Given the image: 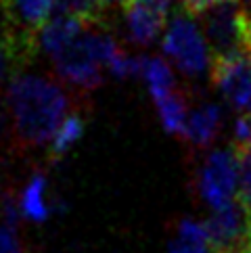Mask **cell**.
<instances>
[{
	"label": "cell",
	"instance_id": "16",
	"mask_svg": "<svg viewBox=\"0 0 251 253\" xmlns=\"http://www.w3.org/2000/svg\"><path fill=\"white\" fill-rule=\"evenodd\" d=\"M239 166H241V184H239V197L249 210H251V149L239 151Z\"/></svg>",
	"mask_w": 251,
	"mask_h": 253
},
{
	"label": "cell",
	"instance_id": "8",
	"mask_svg": "<svg viewBox=\"0 0 251 253\" xmlns=\"http://www.w3.org/2000/svg\"><path fill=\"white\" fill-rule=\"evenodd\" d=\"M128 38L138 46H149L167 28L169 6L164 0H130L122 6Z\"/></svg>",
	"mask_w": 251,
	"mask_h": 253
},
{
	"label": "cell",
	"instance_id": "7",
	"mask_svg": "<svg viewBox=\"0 0 251 253\" xmlns=\"http://www.w3.org/2000/svg\"><path fill=\"white\" fill-rule=\"evenodd\" d=\"M211 82L239 111H251V52L211 61Z\"/></svg>",
	"mask_w": 251,
	"mask_h": 253
},
{
	"label": "cell",
	"instance_id": "20",
	"mask_svg": "<svg viewBox=\"0 0 251 253\" xmlns=\"http://www.w3.org/2000/svg\"><path fill=\"white\" fill-rule=\"evenodd\" d=\"M11 67V61H8V52L4 46V40H2V34H0V88H2V82L6 78V69Z\"/></svg>",
	"mask_w": 251,
	"mask_h": 253
},
{
	"label": "cell",
	"instance_id": "23",
	"mask_svg": "<svg viewBox=\"0 0 251 253\" xmlns=\"http://www.w3.org/2000/svg\"><path fill=\"white\" fill-rule=\"evenodd\" d=\"M211 253H220V251H211Z\"/></svg>",
	"mask_w": 251,
	"mask_h": 253
},
{
	"label": "cell",
	"instance_id": "2",
	"mask_svg": "<svg viewBox=\"0 0 251 253\" xmlns=\"http://www.w3.org/2000/svg\"><path fill=\"white\" fill-rule=\"evenodd\" d=\"M55 0H0L2 17V40L8 52V61L15 71L34 59L40 48L38 36L50 21Z\"/></svg>",
	"mask_w": 251,
	"mask_h": 253
},
{
	"label": "cell",
	"instance_id": "22",
	"mask_svg": "<svg viewBox=\"0 0 251 253\" xmlns=\"http://www.w3.org/2000/svg\"><path fill=\"white\" fill-rule=\"evenodd\" d=\"M105 2H107V8H109V6H115V4H118V6H124L126 2H130V0H105Z\"/></svg>",
	"mask_w": 251,
	"mask_h": 253
},
{
	"label": "cell",
	"instance_id": "1",
	"mask_svg": "<svg viewBox=\"0 0 251 253\" xmlns=\"http://www.w3.org/2000/svg\"><path fill=\"white\" fill-rule=\"evenodd\" d=\"M6 109L15 138L23 147L50 144L69 113V96L48 78L13 71L6 88Z\"/></svg>",
	"mask_w": 251,
	"mask_h": 253
},
{
	"label": "cell",
	"instance_id": "3",
	"mask_svg": "<svg viewBox=\"0 0 251 253\" xmlns=\"http://www.w3.org/2000/svg\"><path fill=\"white\" fill-rule=\"evenodd\" d=\"M211 61L249 52L251 34L239 0H218L199 13Z\"/></svg>",
	"mask_w": 251,
	"mask_h": 253
},
{
	"label": "cell",
	"instance_id": "11",
	"mask_svg": "<svg viewBox=\"0 0 251 253\" xmlns=\"http://www.w3.org/2000/svg\"><path fill=\"white\" fill-rule=\"evenodd\" d=\"M157 113L161 126L167 134H184L186 120H188V109H186V98L180 92H169L166 96H161L155 101Z\"/></svg>",
	"mask_w": 251,
	"mask_h": 253
},
{
	"label": "cell",
	"instance_id": "10",
	"mask_svg": "<svg viewBox=\"0 0 251 253\" xmlns=\"http://www.w3.org/2000/svg\"><path fill=\"white\" fill-rule=\"evenodd\" d=\"M46 186H48V182H46V178H44V174H36V176H32L28 186H25L21 193V203H19L21 213L32 222L40 224L46 220L52 211V205L46 195Z\"/></svg>",
	"mask_w": 251,
	"mask_h": 253
},
{
	"label": "cell",
	"instance_id": "15",
	"mask_svg": "<svg viewBox=\"0 0 251 253\" xmlns=\"http://www.w3.org/2000/svg\"><path fill=\"white\" fill-rule=\"evenodd\" d=\"M55 13L80 17L88 23H103L107 2L105 0H55Z\"/></svg>",
	"mask_w": 251,
	"mask_h": 253
},
{
	"label": "cell",
	"instance_id": "18",
	"mask_svg": "<svg viewBox=\"0 0 251 253\" xmlns=\"http://www.w3.org/2000/svg\"><path fill=\"white\" fill-rule=\"evenodd\" d=\"M0 253H21L15 230L6 228V226H0Z\"/></svg>",
	"mask_w": 251,
	"mask_h": 253
},
{
	"label": "cell",
	"instance_id": "19",
	"mask_svg": "<svg viewBox=\"0 0 251 253\" xmlns=\"http://www.w3.org/2000/svg\"><path fill=\"white\" fill-rule=\"evenodd\" d=\"M180 2H182V6H184V11H186V13L199 15L203 8H208L209 4L218 2V0H180Z\"/></svg>",
	"mask_w": 251,
	"mask_h": 253
},
{
	"label": "cell",
	"instance_id": "17",
	"mask_svg": "<svg viewBox=\"0 0 251 253\" xmlns=\"http://www.w3.org/2000/svg\"><path fill=\"white\" fill-rule=\"evenodd\" d=\"M232 149L237 153L251 149V111L243 113L232 128Z\"/></svg>",
	"mask_w": 251,
	"mask_h": 253
},
{
	"label": "cell",
	"instance_id": "4",
	"mask_svg": "<svg viewBox=\"0 0 251 253\" xmlns=\"http://www.w3.org/2000/svg\"><path fill=\"white\" fill-rule=\"evenodd\" d=\"M188 15L191 13H180L167 23L161 48L180 71H184L186 76L199 78L209 67L211 52L205 34Z\"/></svg>",
	"mask_w": 251,
	"mask_h": 253
},
{
	"label": "cell",
	"instance_id": "12",
	"mask_svg": "<svg viewBox=\"0 0 251 253\" xmlns=\"http://www.w3.org/2000/svg\"><path fill=\"white\" fill-rule=\"evenodd\" d=\"M140 76L145 78L147 88L151 92V98L157 101V98L166 96L169 92H174V74L169 63L164 61L161 57H149L142 59V71Z\"/></svg>",
	"mask_w": 251,
	"mask_h": 253
},
{
	"label": "cell",
	"instance_id": "6",
	"mask_svg": "<svg viewBox=\"0 0 251 253\" xmlns=\"http://www.w3.org/2000/svg\"><path fill=\"white\" fill-rule=\"evenodd\" d=\"M241 166L235 149L211 151L199 171V193L205 203L220 207L239 197Z\"/></svg>",
	"mask_w": 251,
	"mask_h": 253
},
{
	"label": "cell",
	"instance_id": "21",
	"mask_svg": "<svg viewBox=\"0 0 251 253\" xmlns=\"http://www.w3.org/2000/svg\"><path fill=\"white\" fill-rule=\"evenodd\" d=\"M239 2H241V8H243L247 28H249V34H251V0H239ZM249 48H251V46H249Z\"/></svg>",
	"mask_w": 251,
	"mask_h": 253
},
{
	"label": "cell",
	"instance_id": "9",
	"mask_svg": "<svg viewBox=\"0 0 251 253\" xmlns=\"http://www.w3.org/2000/svg\"><path fill=\"white\" fill-rule=\"evenodd\" d=\"M222 126V111L218 105L205 103L201 107H197L188 113L186 128L182 136L197 149H208L209 144L218 138Z\"/></svg>",
	"mask_w": 251,
	"mask_h": 253
},
{
	"label": "cell",
	"instance_id": "24",
	"mask_svg": "<svg viewBox=\"0 0 251 253\" xmlns=\"http://www.w3.org/2000/svg\"><path fill=\"white\" fill-rule=\"evenodd\" d=\"M249 52H251V48H249Z\"/></svg>",
	"mask_w": 251,
	"mask_h": 253
},
{
	"label": "cell",
	"instance_id": "14",
	"mask_svg": "<svg viewBox=\"0 0 251 253\" xmlns=\"http://www.w3.org/2000/svg\"><path fill=\"white\" fill-rule=\"evenodd\" d=\"M209 239L205 226L193 220H182L176 241L169 243V253H209Z\"/></svg>",
	"mask_w": 251,
	"mask_h": 253
},
{
	"label": "cell",
	"instance_id": "13",
	"mask_svg": "<svg viewBox=\"0 0 251 253\" xmlns=\"http://www.w3.org/2000/svg\"><path fill=\"white\" fill-rule=\"evenodd\" d=\"M86 128V122L80 113H67V117L61 122V126L57 128L55 136H52L50 144H48V153L52 159H61L65 157L69 149L82 138Z\"/></svg>",
	"mask_w": 251,
	"mask_h": 253
},
{
	"label": "cell",
	"instance_id": "5",
	"mask_svg": "<svg viewBox=\"0 0 251 253\" xmlns=\"http://www.w3.org/2000/svg\"><path fill=\"white\" fill-rule=\"evenodd\" d=\"M211 251L220 253H251V210L241 201V197L213 207L208 222Z\"/></svg>",
	"mask_w": 251,
	"mask_h": 253
}]
</instances>
